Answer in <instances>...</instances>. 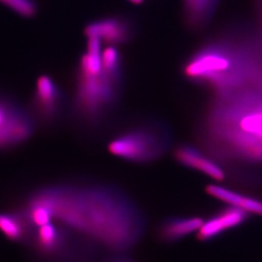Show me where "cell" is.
Wrapping results in <instances>:
<instances>
[{
    "label": "cell",
    "mask_w": 262,
    "mask_h": 262,
    "mask_svg": "<svg viewBox=\"0 0 262 262\" xmlns=\"http://www.w3.org/2000/svg\"><path fill=\"white\" fill-rule=\"evenodd\" d=\"M30 230L31 226L21 209L0 214V231L11 241L26 240Z\"/></svg>",
    "instance_id": "4fadbf2b"
},
{
    "label": "cell",
    "mask_w": 262,
    "mask_h": 262,
    "mask_svg": "<svg viewBox=\"0 0 262 262\" xmlns=\"http://www.w3.org/2000/svg\"><path fill=\"white\" fill-rule=\"evenodd\" d=\"M102 43L86 38L85 52L76 66L70 118L78 126L95 129L112 115L120 102L123 80L106 72L101 62Z\"/></svg>",
    "instance_id": "7a4b0ae2"
},
{
    "label": "cell",
    "mask_w": 262,
    "mask_h": 262,
    "mask_svg": "<svg viewBox=\"0 0 262 262\" xmlns=\"http://www.w3.org/2000/svg\"><path fill=\"white\" fill-rule=\"evenodd\" d=\"M206 191L211 196L220 199L230 206L240 208L247 213L262 215V201L257 199L244 196L238 192L217 185H209L206 187Z\"/></svg>",
    "instance_id": "7c38bea8"
},
{
    "label": "cell",
    "mask_w": 262,
    "mask_h": 262,
    "mask_svg": "<svg viewBox=\"0 0 262 262\" xmlns=\"http://www.w3.org/2000/svg\"><path fill=\"white\" fill-rule=\"evenodd\" d=\"M129 2H132V3H134V4H141L144 0H128Z\"/></svg>",
    "instance_id": "ac0fdd59"
},
{
    "label": "cell",
    "mask_w": 262,
    "mask_h": 262,
    "mask_svg": "<svg viewBox=\"0 0 262 262\" xmlns=\"http://www.w3.org/2000/svg\"><path fill=\"white\" fill-rule=\"evenodd\" d=\"M0 3L23 18H33L37 14L35 0H0Z\"/></svg>",
    "instance_id": "2e32d148"
},
{
    "label": "cell",
    "mask_w": 262,
    "mask_h": 262,
    "mask_svg": "<svg viewBox=\"0 0 262 262\" xmlns=\"http://www.w3.org/2000/svg\"><path fill=\"white\" fill-rule=\"evenodd\" d=\"M135 23L125 16H112L94 19L84 28L85 38H97L102 45L120 47L129 43L135 37Z\"/></svg>",
    "instance_id": "ba28073f"
},
{
    "label": "cell",
    "mask_w": 262,
    "mask_h": 262,
    "mask_svg": "<svg viewBox=\"0 0 262 262\" xmlns=\"http://www.w3.org/2000/svg\"><path fill=\"white\" fill-rule=\"evenodd\" d=\"M168 126L159 120H145L118 132L107 145L108 151L133 164H148L160 159L170 148Z\"/></svg>",
    "instance_id": "5b68a950"
},
{
    "label": "cell",
    "mask_w": 262,
    "mask_h": 262,
    "mask_svg": "<svg viewBox=\"0 0 262 262\" xmlns=\"http://www.w3.org/2000/svg\"><path fill=\"white\" fill-rule=\"evenodd\" d=\"M214 111L212 127L217 139L241 159L262 161L261 96L245 92L228 95Z\"/></svg>",
    "instance_id": "3957f363"
},
{
    "label": "cell",
    "mask_w": 262,
    "mask_h": 262,
    "mask_svg": "<svg viewBox=\"0 0 262 262\" xmlns=\"http://www.w3.org/2000/svg\"><path fill=\"white\" fill-rule=\"evenodd\" d=\"M36 125L28 108L15 97L0 94V150H12L27 143Z\"/></svg>",
    "instance_id": "8992f818"
},
{
    "label": "cell",
    "mask_w": 262,
    "mask_h": 262,
    "mask_svg": "<svg viewBox=\"0 0 262 262\" xmlns=\"http://www.w3.org/2000/svg\"><path fill=\"white\" fill-rule=\"evenodd\" d=\"M28 110L37 124L51 126L60 121L68 110V103L64 92L53 77H38Z\"/></svg>",
    "instance_id": "52a82bcc"
},
{
    "label": "cell",
    "mask_w": 262,
    "mask_h": 262,
    "mask_svg": "<svg viewBox=\"0 0 262 262\" xmlns=\"http://www.w3.org/2000/svg\"><path fill=\"white\" fill-rule=\"evenodd\" d=\"M219 0H185L187 21L192 27H198L209 19Z\"/></svg>",
    "instance_id": "5bb4252c"
},
{
    "label": "cell",
    "mask_w": 262,
    "mask_h": 262,
    "mask_svg": "<svg viewBox=\"0 0 262 262\" xmlns=\"http://www.w3.org/2000/svg\"><path fill=\"white\" fill-rule=\"evenodd\" d=\"M187 79L228 93L256 78L249 53L227 44H210L197 51L183 66Z\"/></svg>",
    "instance_id": "277c9868"
},
{
    "label": "cell",
    "mask_w": 262,
    "mask_h": 262,
    "mask_svg": "<svg viewBox=\"0 0 262 262\" xmlns=\"http://www.w3.org/2000/svg\"><path fill=\"white\" fill-rule=\"evenodd\" d=\"M111 262H132L129 259H125V258H117V259H114Z\"/></svg>",
    "instance_id": "e0dca14e"
},
{
    "label": "cell",
    "mask_w": 262,
    "mask_h": 262,
    "mask_svg": "<svg viewBox=\"0 0 262 262\" xmlns=\"http://www.w3.org/2000/svg\"><path fill=\"white\" fill-rule=\"evenodd\" d=\"M175 159L180 164L204 173L207 176L222 181L225 177L224 170L214 160L209 159L196 148L190 145H180L173 152Z\"/></svg>",
    "instance_id": "9c48e42d"
},
{
    "label": "cell",
    "mask_w": 262,
    "mask_h": 262,
    "mask_svg": "<svg viewBox=\"0 0 262 262\" xmlns=\"http://www.w3.org/2000/svg\"><path fill=\"white\" fill-rule=\"evenodd\" d=\"M27 204L45 207L56 220L104 244L122 249L143 227L138 206L122 188L106 183L61 182L33 190Z\"/></svg>",
    "instance_id": "6da1fadb"
},
{
    "label": "cell",
    "mask_w": 262,
    "mask_h": 262,
    "mask_svg": "<svg viewBox=\"0 0 262 262\" xmlns=\"http://www.w3.org/2000/svg\"><path fill=\"white\" fill-rule=\"evenodd\" d=\"M247 216L248 213L242 209L234 206L229 207L219 215L204 222L197 231V238L201 241L210 240L227 229L243 224Z\"/></svg>",
    "instance_id": "30bf717a"
},
{
    "label": "cell",
    "mask_w": 262,
    "mask_h": 262,
    "mask_svg": "<svg viewBox=\"0 0 262 262\" xmlns=\"http://www.w3.org/2000/svg\"><path fill=\"white\" fill-rule=\"evenodd\" d=\"M101 62L106 72L117 78L124 79L123 58L119 48L116 46H107L102 49Z\"/></svg>",
    "instance_id": "9a60e30c"
},
{
    "label": "cell",
    "mask_w": 262,
    "mask_h": 262,
    "mask_svg": "<svg viewBox=\"0 0 262 262\" xmlns=\"http://www.w3.org/2000/svg\"><path fill=\"white\" fill-rule=\"evenodd\" d=\"M204 221L198 216L169 219L159 227V236L166 242H174L198 231Z\"/></svg>",
    "instance_id": "8fae6325"
}]
</instances>
